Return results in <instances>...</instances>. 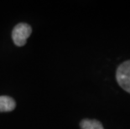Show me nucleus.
Wrapping results in <instances>:
<instances>
[{
  "label": "nucleus",
  "instance_id": "1",
  "mask_svg": "<svg viewBox=\"0 0 130 129\" xmlns=\"http://www.w3.org/2000/svg\"><path fill=\"white\" fill-rule=\"evenodd\" d=\"M32 29L30 25L25 23H19L13 28L12 31V39L17 46H24L26 44L27 39L31 34Z\"/></svg>",
  "mask_w": 130,
  "mask_h": 129
},
{
  "label": "nucleus",
  "instance_id": "2",
  "mask_svg": "<svg viewBox=\"0 0 130 129\" xmlns=\"http://www.w3.org/2000/svg\"><path fill=\"white\" fill-rule=\"evenodd\" d=\"M116 79L120 87L130 94V60L119 65L116 71Z\"/></svg>",
  "mask_w": 130,
  "mask_h": 129
},
{
  "label": "nucleus",
  "instance_id": "3",
  "mask_svg": "<svg viewBox=\"0 0 130 129\" xmlns=\"http://www.w3.org/2000/svg\"><path fill=\"white\" fill-rule=\"evenodd\" d=\"M15 101L12 97L8 96H1L0 97V112H11L15 108Z\"/></svg>",
  "mask_w": 130,
  "mask_h": 129
},
{
  "label": "nucleus",
  "instance_id": "4",
  "mask_svg": "<svg viewBox=\"0 0 130 129\" xmlns=\"http://www.w3.org/2000/svg\"><path fill=\"white\" fill-rule=\"evenodd\" d=\"M82 129H104L103 126L96 119H83L80 122Z\"/></svg>",
  "mask_w": 130,
  "mask_h": 129
}]
</instances>
